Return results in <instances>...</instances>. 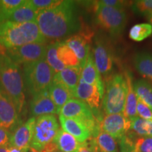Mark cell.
Segmentation results:
<instances>
[{
    "mask_svg": "<svg viewBox=\"0 0 152 152\" xmlns=\"http://www.w3.org/2000/svg\"><path fill=\"white\" fill-rule=\"evenodd\" d=\"M125 77L127 82L128 92H127L126 101H125L124 111L123 113L124 114L125 117L132 121L137 117H138L137 112L138 99L135 92H134V87H133V80L131 73L129 72L126 73Z\"/></svg>",
    "mask_w": 152,
    "mask_h": 152,
    "instance_id": "obj_19",
    "label": "cell"
},
{
    "mask_svg": "<svg viewBox=\"0 0 152 152\" xmlns=\"http://www.w3.org/2000/svg\"><path fill=\"white\" fill-rule=\"evenodd\" d=\"M26 152H28V151H26Z\"/></svg>",
    "mask_w": 152,
    "mask_h": 152,
    "instance_id": "obj_43",
    "label": "cell"
},
{
    "mask_svg": "<svg viewBox=\"0 0 152 152\" xmlns=\"http://www.w3.org/2000/svg\"><path fill=\"white\" fill-rule=\"evenodd\" d=\"M78 152H97L92 138L82 143Z\"/></svg>",
    "mask_w": 152,
    "mask_h": 152,
    "instance_id": "obj_37",
    "label": "cell"
},
{
    "mask_svg": "<svg viewBox=\"0 0 152 152\" xmlns=\"http://www.w3.org/2000/svg\"><path fill=\"white\" fill-rule=\"evenodd\" d=\"M57 56L66 68L80 67L77 56L64 42H58Z\"/></svg>",
    "mask_w": 152,
    "mask_h": 152,
    "instance_id": "obj_26",
    "label": "cell"
},
{
    "mask_svg": "<svg viewBox=\"0 0 152 152\" xmlns=\"http://www.w3.org/2000/svg\"><path fill=\"white\" fill-rule=\"evenodd\" d=\"M150 23H151V25L152 26V16L151 17V18H150Z\"/></svg>",
    "mask_w": 152,
    "mask_h": 152,
    "instance_id": "obj_40",
    "label": "cell"
},
{
    "mask_svg": "<svg viewBox=\"0 0 152 152\" xmlns=\"http://www.w3.org/2000/svg\"><path fill=\"white\" fill-rule=\"evenodd\" d=\"M97 3L102 6L118 9H124L125 5L124 1H118V0H102V1H98Z\"/></svg>",
    "mask_w": 152,
    "mask_h": 152,
    "instance_id": "obj_35",
    "label": "cell"
},
{
    "mask_svg": "<svg viewBox=\"0 0 152 152\" xmlns=\"http://www.w3.org/2000/svg\"><path fill=\"white\" fill-rule=\"evenodd\" d=\"M81 71V67L66 68L63 71L55 73L52 83L62 85L74 94L80 79Z\"/></svg>",
    "mask_w": 152,
    "mask_h": 152,
    "instance_id": "obj_16",
    "label": "cell"
},
{
    "mask_svg": "<svg viewBox=\"0 0 152 152\" xmlns=\"http://www.w3.org/2000/svg\"><path fill=\"white\" fill-rule=\"evenodd\" d=\"M55 72L46 60L28 63L23 65L24 85L30 94H37L47 90L52 83Z\"/></svg>",
    "mask_w": 152,
    "mask_h": 152,
    "instance_id": "obj_4",
    "label": "cell"
},
{
    "mask_svg": "<svg viewBox=\"0 0 152 152\" xmlns=\"http://www.w3.org/2000/svg\"><path fill=\"white\" fill-rule=\"evenodd\" d=\"M73 95L74 98L83 101L90 106L94 115L99 109L101 100L104 96L96 85L87 84L81 77Z\"/></svg>",
    "mask_w": 152,
    "mask_h": 152,
    "instance_id": "obj_12",
    "label": "cell"
},
{
    "mask_svg": "<svg viewBox=\"0 0 152 152\" xmlns=\"http://www.w3.org/2000/svg\"><path fill=\"white\" fill-rule=\"evenodd\" d=\"M59 130V125L54 115H43L36 118L33 137L30 152H39L54 141Z\"/></svg>",
    "mask_w": 152,
    "mask_h": 152,
    "instance_id": "obj_6",
    "label": "cell"
},
{
    "mask_svg": "<svg viewBox=\"0 0 152 152\" xmlns=\"http://www.w3.org/2000/svg\"><path fill=\"white\" fill-rule=\"evenodd\" d=\"M137 115L142 118L152 121V110L144 102L139 99L137 106Z\"/></svg>",
    "mask_w": 152,
    "mask_h": 152,
    "instance_id": "obj_34",
    "label": "cell"
},
{
    "mask_svg": "<svg viewBox=\"0 0 152 152\" xmlns=\"http://www.w3.org/2000/svg\"><path fill=\"white\" fill-rule=\"evenodd\" d=\"M64 42L71 49L77 56L83 68L90 56V45L87 37L82 35H74L67 38Z\"/></svg>",
    "mask_w": 152,
    "mask_h": 152,
    "instance_id": "obj_17",
    "label": "cell"
},
{
    "mask_svg": "<svg viewBox=\"0 0 152 152\" xmlns=\"http://www.w3.org/2000/svg\"><path fill=\"white\" fill-rule=\"evenodd\" d=\"M59 121L62 130L73 136L80 143H83L91 137L89 128L79 120L68 118L59 115Z\"/></svg>",
    "mask_w": 152,
    "mask_h": 152,
    "instance_id": "obj_15",
    "label": "cell"
},
{
    "mask_svg": "<svg viewBox=\"0 0 152 152\" xmlns=\"http://www.w3.org/2000/svg\"><path fill=\"white\" fill-rule=\"evenodd\" d=\"M30 112L34 118L58 113V109L49 96L48 89L33 95L30 102Z\"/></svg>",
    "mask_w": 152,
    "mask_h": 152,
    "instance_id": "obj_14",
    "label": "cell"
},
{
    "mask_svg": "<svg viewBox=\"0 0 152 152\" xmlns=\"http://www.w3.org/2000/svg\"><path fill=\"white\" fill-rule=\"evenodd\" d=\"M29 1L39 12L54 8L62 2L60 0H29Z\"/></svg>",
    "mask_w": 152,
    "mask_h": 152,
    "instance_id": "obj_32",
    "label": "cell"
},
{
    "mask_svg": "<svg viewBox=\"0 0 152 152\" xmlns=\"http://www.w3.org/2000/svg\"><path fill=\"white\" fill-rule=\"evenodd\" d=\"M134 152H152V137H140L133 142Z\"/></svg>",
    "mask_w": 152,
    "mask_h": 152,
    "instance_id": "obj_31",
    "label": "cell"
},
{
    "mask_svg": "<svg viewBox=\"0 0 152 152\" xmlns=\"http://www.w3.org/2000/svg\"><path fill=\"white\" fill-rule=\"evenodd\" d=\"M97 152H118L115 139L105 132L100 131L95 137L92 138Z\"/></svg>",
    "mask_w": 152,
    "mask_h": 152,
    "instance_id": "obj_24",
    "label": "cell"
},
{
    "mask_svg": "<svg viewBox=\"0 0 152 152\" xmlns=\"http://www.w3.org/2000/svg\"><path fill=\"white\" fill-rule=\"evenodd\" d=\"M54 152H62V151H59V150H56V151H55Z\"/></svg>",
    "mask_w": 152,
    "mask_h": 152,
    "instance_id": "obj_42",
    "label": "cell"
},
{
    "mask_svg": "<svg viewBox=\"0 0 152 152\" xmlns=\"http://www.w3.org/2000/svg\"><path fill=\"white\" fill-rule=\"evenodd\" d=\"M134 92L139 100L142 101L152 110V85L144 80H137L133 83Z\"/></svg>",
    "mask_w": 152,
    "mask_h": 152,
    "instance_id": "obj_25",
    "label": "cell"
},
{
    "mask_svg": "<svg viewBox=\"0 0 152 152\" xmlns=\"http://www.w3.org/2000/svg\"><path fill=\"white\" fill-rule=\"evenodd\" d=\"M0 152H9L8 146H7V147H0Z\"/></svg>",
    "mask_w": 152,
    "mask_h": 152,
    "instance_id": "obj_39",
    "label": "cell"
},
{
    "mask_svg": "<svg viewBox=\"0 0 152 152\" xmlns=\"http://www.w3.org/2000/svg\"><path fill=\"white\" fill-rule=\"evenodd\" d=\"M131 129L138 135L152 137V121H147L138 116L132 121Z\"/></svg>",
    "mask_w": 152,
    "mask_h": 152,
    "instance_id": "obj_30",
    "label": "cell"
},
{
    "mask_svg": "<svg viewBox=\"0 0 152 152\" xmlns=\"http://www.w3.org/2000/svg\"><path fill=\"white\" fill-rule=\"evenodd\" d=\"M0 85L20 114L26 103L23 73L18 64L7 55H0Z\"/></svg>",
    "mask_w": 152,
    "mask_h": 152,
    "instance_id": "obj_3",
    "label": "cell"
},
{
    "mask_svg": "<svg viewBox=\"0 0 152 152\" xmlns=\"http://www.w3.org/2000/svg\"><path fill=\"white\" fill-rule=\"evenodd\" d=\"M93 59L100 75L109 77L113 68V55L107 45L99 39L95 42Z\"/></svg>",
    "mask_w": 152,
    "mask_h": 152,
    "instance_id": "obj_13",
    "label": "cell"
},
{
    "mask_svg": "<svg viewBox=\"0 0 152 152\" xmlns=\"http://www.w3.org/2000/svg\"><path fill=\"white\" fill-rule=\"evenodd\" d=\"M8 149L9 152H26L23 150H21L18 148L14 147H11V146H8Z\"/></svg>",
    "mask_w": 152,
    "mask_h": 152,
    "instance_id": "obj_38",
    "label": "cell"
},
{
    "mask_svg": "<svg viewBox=\"0 0 152 152\" xmlns=\"http://www.w3.org/2000/svg\"><path fill=\"white\" fill-rule=\"evenodd\" d=\"M53 142L62 152H78L82 145L73 136L62 129H59Z\"/></svg>",
    "mask_w": 152,
    "mask_h": 152,
    "instance_id": "obj_21",
    "label": "cell"
},
{
    "mask_svg": "<svg viewBox=\"0 0 152 152\" xmlns=\"http://www.w3.org/2000/svg\"><path fill=\"white\" fill-rule=\"evenodd\" d=\"M35 121L36 118L32 117L24 123H21L18 127H17L11 133L9 146L28 151L33 137Z\"/></svg>",
    "mask_w": 152,
    "mask_h": 152,
    "instance_id": "obj_11",
    "label": "cell"
},
{
    "mask_svg": "<svg viewBox=\"0 0 152 152\" xmlns=\"http://www.w3.org/2000/svg\"><path fill=\"white\" fill-rule=\"evenodd\" d=\"M152 35V26L149 23H140L133 26L129 32V37L135 42H141Z\"/></svg>",
    "mask_w": 152,
    "mask_h": 152,
    "instance_id": "obj_29",
    "label": "cell"
},
{
    "mask_svg": "<svg viewBox=\"0 0 152 152\" xmlns=\"http://www.w3.org/2000/svg\"><path fill=\"white\" fill-rule=\"evenodd\" d=\"M46 43H30L23 46L7 49L6 55L16 64H23L45 59Z\"/></svg>",
    "mask_w": 152,
    "mask_h": 152,
    "instance_id": "obj_8",
    "label": "cell"
},
{
    "mask_svg": "<svg viewBox=\"0 0 152 152\" xmlns=\"http://www.w3.org/2000/svg\"><path fill=\"white\" fill-rule=\"evenodd\" d=\"M20 124V114L16 106L0 85V128L11 133Z\"/></svg>",
    "mask_w": 152,
    "mask_h": 152,
    "instance_id": "obj_9",
    "label": "cell"
},
{
    "mask_svg": "<svg viewBox=\"0 0 152 152\" xmlns=\"http://www.w3.org/2000/svg\"><path fill=\"white\" fill-rule=\"evenodd\" d=\"M37 23L7 21L0 23V45L9 49L30 43H45Z\"/></svg>",
    "mask_w": 152,
    "mask_h": 152,
    "instance_id": "obj_2",
    "label": "cell"
},
{
    "mask_svg": "<svg viewBox=\"0 0 152 152\" xmlns=\"http://www.w3.org/2000/svg\"><path fill=\"white\" fill-rule=\"evenodd\" d=\"M35 22L44 37L50 39L71 36L79 31L81 26L73 1H62L54 8L39 11Z\"/></svg>",
    "mask_w": 152,
    "mask_h": 152,
    "instance_id": "obj_1",
    "label": "cell"
},
{
    "mask_svg": "<svg viewBox=\"0 0 152 152\" xmlns=\"http://www.w3.org/2000/svg\"><path fill=\"white\" fill-rule=\"evenodd\" d=\"M132 121L122 113L111 114L103 118L100 123L101 131L105 132L114 139L120 140L131 128Z\"/></svg>",
    "mask_w": 152,
    "mask_h": 152,
    "instance_id": "obj_10",
    "label": "cell"
},
{
    "mask_svg": "<svg viewBox=\"0 0 152 152\" xmlns=\"http://www.w3.org/2000/svg\"><path fill=\"white\" fill-rule=\"evenodd\" d=\"M81 78L85 83L92 85H96L100 92L104 94V84L102 81L99 73L97 71L95 66L92 55L90 54L87 58L85 64L82 68Z\"/></svg>",
    "mask_w": 152,
    "mask_h": 152,
    "instance_id": "obj_18",
    "label": "cell"
},
{
    "mask_svg": "<svg viewBox=\"0 0 152 152\" xmlns=\"http://www.w3.org/2000/svg\"><path fill=\"white\" fill-rule=\"evenodd\" d=\"M134 65L139 73L152 81V54L137 53L134 56Z\"/></svg>",
    "mask_w": 152,
    "mask_h": 152,
    "instance_id": "obj_23",
    "label": "cell"
},
{
    "mask_svg": "<svg viewBox=\"0 0 152 152\" xmlns=\"http://www.w3.org/2000/svg\"><path fill=\"white\" fill-rule=\"evenodd\" d=\"M48 92L57 109L58 113L59 110L68 101L74 98L73 94L67 88L57 83H52L48 88Z\"/></svg>",
    "mask_w": 152,
    "mask_h": 152,
    "instance_id": "obj_22",
    "label": "cell"
},
{
    "mask_svg": "<svg viewBox=\"0 0 152 152\" xmlns=\"http://www.w3.org/2000/svg\"><path fill=\"white\" fill-rule=\"evenodd\" d=\"M57 48H58V42H54L47 45L46 58H45L47 64L54 70L55 73H58L66 68L64 64L58 59L57 56Z\"/></svg>",
    "mask_w": 152,
    "mask_h": 152,
    "instance_id": "obj_27",
    "label": "cell"
},
{
    "mask_svg": "<svg viewBox=\"0 0 152 152\" xmlns=\"http://www.w3.org/2000/svg\"><path fill=\"white\" fill-rule=\"evenodd\" d=\"M39 11L30 3L29 0H25V2L18 7L10 18L9 21L18 23H27L35 21Z\"/></svg>",
    "mask_w": 152,
    "mask_h": 152,
    "instance_id": "obj_20",
    "label": "cell"
},
{
    "mask_svg": "<svg viewBox=\"0 0 152 152\" xmlns=\"http://www.w3.org/2000/svg\"><path fill=\"white\" fill-rule=\"evenodd\" d=\"M96 22L102 29L113 35L122 33L127 22V15L123 9L113 8L94 4Z\"/></svg>",
    "mask_w": 152,
    "mask_h": 152,
    "instance_id": "obj_7",
    "label": "cell"
},
{
    "mask_svg": "<svg viewBox=\"0 0 152 152\" xmlns=\"http://www.w3.org/2000/svg\"><path fill=\"white\" fill-rule=\"evenodd\" d=\"M133 9L142 14H147L152 16V0H142L133 3Z\"/></svg>",
    "mask_w": 152,
    "mask_h": 152,
    "instance_id": "obj_33",
    "label": "cell"
},
{
    "mask_svg": "<svg viewBox=\"0 0 152 152\" xmlns=\"http://www.w3.org/2000/svg\"><path fill=\"white\" fill-rule=\"evenodd\" d=\"M126 152H134V151H133V149H130V150H128V151H126Z\"/></svg>",
    "mask_w": 152,
    "mask_h": 152,
    "instance_id": "obj_41",
    "label": "cell"
},
{
    "mask_svg": "<svg viewBox=\"0 0 152 152\" xmlns=\"http://www.w3.org/2000/svg\"><path fill=\"white\" fill-rule=\"evenodd\" d=\"M25 0H0V23L7 21L15 10Z\"/></svg>",
    "mask_w": 152,
    "mask_h": 152,
    "instance_id": "obj_28",
    "label": "cell"
},
{
    "mask_svg": "<svg viewBox=\"0 0 152 152\" xmlns=\"http://www.w3.org/2000/svg\"><path fill=\"white\" fill-rule=\"evenodd\" d=\"M128 86L125 77L121 74L109 76L106 80V92L102 107L106 115L122 113L126 101Z\"/></svg>",
    "mask_w": 152,
    "mask_h": 152,
    "instance_id": "obj_5",
    "label": "cell"
},
{
    "mask_svg": "<svg viewBox=\"0 0 152 152\" xmlns=\"http://www.w3.org/2000/svg\"><path fill=\"white\" fill-rule=\"evenodd\" d=\"M11 132L4 128H0V147L9 146Z\"/></svg>",
    "mask_w": 152,
    "mask_h": 152,
    "instance_id": "obj_36",
    "label": "cell"
}]
</instances>
